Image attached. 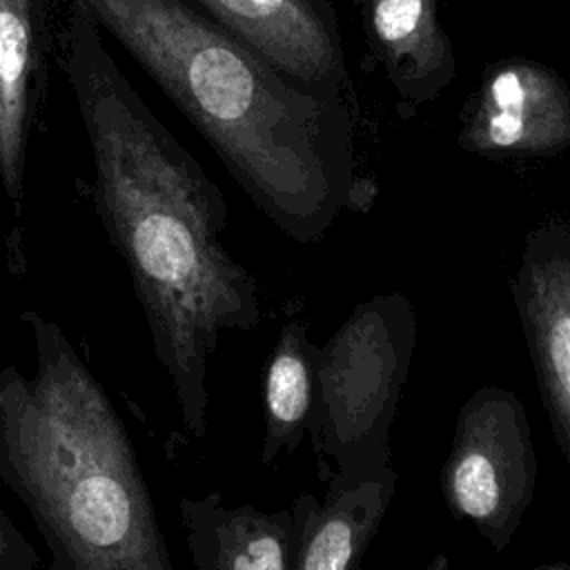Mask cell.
<instances>
[{
    "instance_id": "7a4b0ae2",
    "label": "cell",
    "mask_w": 570,
    "mask_h": 570,
    "mask_svg": "<svg viewBox=\"0 0 570 570\" xmlns=\"http://www.w3.org/2000/svg\"><path fill=\"white\" fill-rule=\"evenodd\" d=\"M80 2L285 236L316 243L354 205L347 94L292 78L185 0Z\"/></svg>"
},
{
    "instance_id": "9c48e42d",
    "label": "cell",
    "mask_w": 570,
    "mask_h": 570,
    "mask_svg": "<svg viewBox=\"0 0 570 570\" xmlns=\"http://www.w3.org/2000/svg\"><path fill=\"white\" fill-rule=\"evenodd\" d=\"M216 24L292 78L350 94L338 24L330 0H196Z\"/></svg>"
},
{
    "instance_id": "9a60e30c",
    "label": "cell",
    "mask_w": 570,
    "mask_h": 570,
    "mask_svg": "<svg viewBox=\"0 0 570 570\" xmlns=\"http://www.w3.org/2000/svg\"><path fill=\"white\" fill-rule=\"evenodd\" d=\"M532 570H570V563H566V561H550V563H539Z\"/></svg>"
},
{
    "instance_id": "30bf717a",
    "label": "cell",
    "mask_w": 570,
    "mask_h": 570,
    "mask_svg": "<svg viewBox=\"0 0 570 570\" xmlns=\"http://www.w3.org/2000/svg\"><path fill=\"white\" fill-rule=\"evenodd\" d=\"M314 494L303 492L289 508L261 510L225 505L218 490L180 497L178 517L196 570H294L298 541Z\"/></svg>"
},
{
    "instance_id": "6da1fadb",
    "label": "cell",
    "mask_w": 570,
    "mask_h": 570,
    "mask_svg": "<svg viewBox=\"0 0 570 570\" xmlns=\"http://www.w3.org/2000/svg\"><path fill=\"white\" fill-rule=\"evenodd\" d=\"M60 49L91 149L94 212L129 272L183 430L203 439L209 356L223 332L261 323V287L220 243V189L122 76L80 0H69Z\"/></svg>"
},
{
    "instance_id": "3957f363",
    "label": "cell",
    "mask_w": 570,
    "mask_h": 570,
    "mask_svg": "<svg viewBox=\"0 0 570 570\" xmlns=\"http://www.w3.org/2000/svg\"><path fill=\"white\" fill-rule=\"evenodd\" d=\"M36 372L0 370V481L31 514L49 570H174L131 436L62 327L20 312Z\"/></svg>"
},
{
    "instance_id": "277c9868",
    "label": "cell",
    "mask_w": 570,
    "mask_h": 570,
    "mask_svg": "<svg viewBox=\"0 0 570 570\" xmlns=\"http://www.w3.org/2000/svg\"><path fill=\"white\" fill-rule=\"evenodd\" d=\"M414 347L416 314L401 292L358 303L327 338L321 347L318 399L307 432L321 468L332 461L330 472L356 476L392 465L390 428Z\"/></svg>"
},
{
    "instance_id": "5bb4252c",
    "label": "cell",
    "mask_w": 570,
    "mask_h": 570,
    "mask_svg": "<svg viewBox=\"0 0 570 570\" xmlns=\"http://www.w3.org/2000/svg\"><path fill=\"white\" fill-rule=\"evenodd\" d=\"M0 570H42V557L0 508Z\"/></svg>"
},
{
    "instance_id": "4fadbf2b",
    "label": "cell",
    "mask_w": 570,
    "mask_h": 570,
    "mask_svg": "<svg viewBox=\"0 0 570 570\" xmlns=\"http://www.w3.org/2000/svg\"><path fill=\"white\" fill-rule=\"evenodd\" d=\"M318 358L321 347L309 338L307 323L285 321L263 376V465L276 463L283 452L292 454L307 436L318 399Z\"/></svg>"
},
{
    "instance_id": "8992f818",
    "label": "cell",
    "mask_w": 570,
    "mask_h": 570,
    "mask_svg": "<svg viewBox=\"0 0 570 570\" xmlns=\"http://www.w3.org/2000/svg\"><path fill=\"white\" fill-rule=\"evenodd\" d=\"M541 405L570 465V223L552 216L534 225L510 278Z\"/></svg>"
},
{
    "instance_id": "52a82bcc",
    "label": "cell",
    "mask_w": 570,
    "mask_h": 570,
    "mask_svg": "<svg viewBox=\"0 0 570 570\" xmlns=\"http://www.w3.org/2000/svg\"><path fill=\"white\" fill-rule=\"evenodd\" d=\"M456 140L481 156H557L570 147V87L543 62L499 60L483 71Z\"/></svg>"
},
{
    "instance_id": "5b68a950",
    "label": "cell",
    "mask_w": 570,
    "mask_h": 570,
    "mask_svg": "<svg viewBox=\"0 0 570 570\" xmlns=\"http://www.w3.org/2000/svg\"><path fill=\"white\" fill-rule=\"evenodd\" d=\"M439 481L454 519L476 528L497 552L510 546L537 483L530 421L514 392L483 385L468 396Z\"/></svg>"
},
{
    "instance_id": "8fae6325",
    "label": "cell",
    "mask_w": 570,
    "mask_h": 570,
    "mask_svg": "<svg viewBox=\"0 0 570 570\" xmlns=\"http://www.w3.org/2000/svg\"><path fill=\"white\" fill-rule=\"evenodd\" d=\"M367 45L407 105L439 98L456 78V58L439 0H361Z\"/></svg>"
},
{
    "instance_id": "7c38bea8",
    "label": "cell",
    "mask_w": 570,
    "mask_h": 570,
    "mask_svg": "<svg viewBox=\"0 0 570 570\" xmlns=\"http://www.w3.org/2000/svg\"><path fill=\"white\" fill-rule=\"evenodd\" d=\"M392 465L370 474L330 472L325 497L309 503L294 570H358L396 490Z\"/></svg>"
},
{
    "instance_id": "ba28073f",
    "label": "cell",
    "mask_w": 570,
    "mask_h": 570,
    "mask_svg": "<svg viewBox=\"0 0 570 570\" xmlns=\"http://www.w3.org/2000/svg\"><path fill=\"white\" fill-rule=\"evenodd\" d=\"M47 49V0H0V185L13 212L7 240V265L13 276L27 272L24 171L45 89Z\"/></svg>"
}]
</instances>
